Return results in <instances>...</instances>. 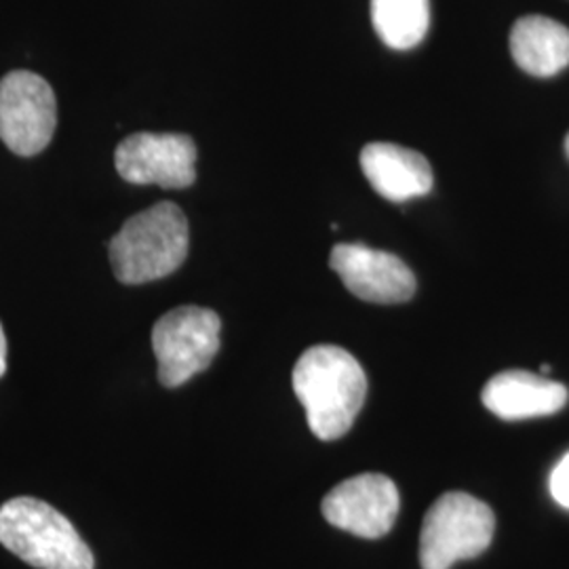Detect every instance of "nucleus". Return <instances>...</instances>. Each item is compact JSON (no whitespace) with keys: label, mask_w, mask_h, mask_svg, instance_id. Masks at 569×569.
<instances>
[{"label":"nucleus","mask_w":569,"mask_h":569,"mask_svg":"<svg viewBox=\"0 0 569 569\" xmlns=\"http://www.w3.org/2000/svg\"><path fill=\"white\" fill-rule=\"evenodd\" d=\"M481 401L500 420H529L561 411L568 403V388L529 371H502L489 380Z\"/></svg>","instance_id":"nucleus-10"},{"label":"nucleus","mask_w":569,"mask_h":569,"mask_svg":"<svg viewBox=\"0 0 569 569\" xmlns=\"http://www.w3.org/2000/svg\"><path fill=\"white\" fill-rule=\"evenodd\" d=\"M4 371H7V338L0 326V378L4 376Z\"/></svg>","instance_id":"nucleus-15"},{"label":"nucleus","mask_w":569,"mask_h":569,"mask_svg":"<svg viewBox=\"0 0 569 569\" xmlns=\"http://www.w3.org/2000/svg\"><path fill=\"white\" fill-rule=\"evenodd\" d=\"M496 517L486 502L465 491L443 493L427 512L420 531L422 569H449L475 559L493 540Z\"/></svg>","instance_id":"nucleus-4"},{"label":"nucleus","mask_w":569,"mask_h":569,"mask_svg":"<svg viewBox=\"0 0 569 569\" xmlns=\"http://www.w3.org/2000/svg\"><path fill=\"white\" fill-rule=\"evenodd\" d=\"M0 545L37 569H93V552L60 510L37 498L0 507Z\"/></svg>","instance_id":"nucleus-3"},{"label":"nucleus","mask_w":569,"mask_h":569,"mask_svg":"<svg viewBox=\"0 0 569 569\" xmlns=\"http://www.w3.org/2000/svg\"><path fill=\"white\" fill-rule=\"evenodd\" d=\"M293 390L312 435L336 441L352 428L366 403L367 376L345 348L312 346L293 367Z\"/></svg>","instance_id":"nucleus-1"},{"label":"nucleus","mask_w":569,"mask_h":569,"mask_svg":"<svg viewBox=\"0 0 569 569\" xmlns=\"http://www.w3.org/2000/svg\"><path fill=\"white\" fill-rule=\"evenodd\" d=\"M56 124V93L42 77L16 70L0 81V140L11 152L39 154L51 142Z\"/></svg>","instance_id":"nucleus-6"},{"label":"nucleus","mask_w":569,"mask_h":569,"mask_svg":"<svg viewBox=\"0 0 569 569\" xmlns=\"http://www.w3.org/2000/svg\"><path fill=\"white\" fill-rule=\"evenodd\" d=\"M124 182L182 190L197 180V143L186 133H133L114 152Z\"/></svg>","instance_id":"nucleus-7"},{"label":"nucleus","mask_w":569,"mask_h":569,"mask_svg":"<svg viewBox=\"0 0 569 569\" xmlns=\"http://www.w3.org/2000/svg\"><path fill=\"white\" fill-rule=\"evenodd\" d=\"M371 21L385 44L395 51L418 47L430 26L428 0H371Z\"/></svg>","instance_id":"nucleus-13"},{"label":"nucleus","mask_w":569,"mask_h":569,"mask_svg":"<svg viewBox=\"0 0 569 569\" xmlns=\"http://www.w3.org/2000/svg\"><path fill=\"white\" fill-rule=\"evenodd\" d=\"M190 230L176 203H157L129 218L110 241V264L124 284L152 283L173 274L188 256Z\"/></svg>","instance_id":"nucleus-2"},{"label":"nucleus","mask_w":569,"mask_h":569,"mask_svg":"<svg viewBox=\"0 0 569 569\" xmlns=\"http://www.w3.org/2000/svg\"><path fill=\"white\" fill-rule=\"evenodd\" d=\"M222 321L201 306H180L163 315L152 329V348L159 361V380L178 388L213 363L220 352Z\"/></svg>","instance_id":"nucleus-5"},{"label":"nucleus","mask_w":569,"mask_h":569,"mask_svg":"<svg viewBox=\"0 0 569 569\" xmlns=\"http://www.w3.org/2000/svg\"><path fill=\"white\" fill-rule=\"evenodd\" d=\"M550 493L557 505L569 510V453H566L550 475Z\"/></svg>","instance_id":"nucleus-14"},{"label":"nucleus","mask_w":569,"mask_h":569,"mask_svg":"<svg viewBox=\"0 0 569 569\" xmlns=\"http://www.w3.org/2000/svg\"><path fill=\"white\" fill-rule=\"evenodd\" d=\"M329 266L350 293L371 305H403L416 293L411 268L388 251L363 243H340L333 247Z\"/></svg>","instance_id":"nucleus-9"},{"label":"nucleus","mask_w":569,"mask_h":569,"mask_svg":"<svg viewBox=\"0 0 569 569\" xmlns=\"http://www.w3.org/2000/svg\"><path fill=\"white\" fill-rule=\"evenodd\" d=\"M399 489L387 475L366 472L346 479L331 489L321 510L333 528L359 538L376 540L387 536L399 515Z\"/></svg>","instance_id":"nucleus-8"},{"label":"nucleus","mask_w":569,"mask_h":569,"mask_svg":"<svg viewBox=\"0 0 569 569\" xmlns=\"http://www.w3.org/2000/svg\"><path fill=\"white\" fill-rule=\"evenodd\" d=\"M361 169L373 190L392 203L425 197L435 183L427 157L399 143H367L361 150Z\"/></svg>","instance_id":"nucleus-11"},{"label":"nucleus","mask_w":569,"mask_h":569,"mask_svg":"<svg viewBox=\"0 0 569 569\" xmlns=\"http://www.w3.org/2000/svg\"><path fill=\"white\" fill-rule=\"evenodd\" d=\"M566 154H568V157H569V133H568V138H566Z\"/></svg>","instance_id":"nucleus-16"},{"label":"nucleus","mask_w":569,"mask_h":569,"mask_svg":"<svg viewBox=\"0 0 569 569\" xmlns=\"http://www.w3.org/2000/svg\"><path fill=\"white\" fill-rule=\"evenodd\" d=\"M510 53L531 77H555L569 66V28L545 16L521 18L510 32Z\"/></svg>","instance_id":"nucleus-12"}]
</instances>
